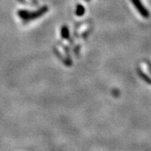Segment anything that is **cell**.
I'll use <instances>...</instances> for the list:
<instances>
[{"instance_id": "6da1fadb", "label": "cell", "mask_w": 151, "mask_h": 151, "mask_svg": "<svg viewBox=\"0 0 151 151\" xmlns=\"http://www.w3.org/2000/svg\"><path fill=\"white\" fill-rule=\"evenodd\" d=\"M48 10L47 7H42V9H40L36 12H29V11H26V10H20L19 11L18 14L20 19H22L24 21H30V20L36 19L45 13Z\"/></svg>"}, {"instance_id": "7a4b0ae2", "label": "cell", "mask_w": 151, "mask_h": 151, "mask_svg": "<svg viewBox=\"0 0 151 151\" xmlns=\"http://www.w3.org/2000/svg\"><path fill=\"white\" fill-rule=\"evenodd\" d=\"M133 4L134 5V6L136 7V9H137V11L141 14V16L144 18H148L150 16L149 12L147 11V9L143 6L142 2L140 0H131Z\"/></svg>"}, {"instance_id": "3957f363", "label": "cell", "mask_w": 151, "mask_h": 151, "mask_svg": "<svg viewBox=\"0 0 151 151\" xmlns=\"http://www.w3.org/2000/svg\"><path fill=\"white\" fill-rule=\"evenodd\" d=\"M61 36L63 39H68L70 36V31L67 26H64L61 29Z\"/></svg>"}, {"instance_id": "277c9868", "label": "cell", "mask_w": 151, "mask_h": 151, "mask_svg": "<svg viewBox=\"0 0 151 151\" xmlns=\"http://www.w3.org/2000/svg\"><path fill=\"white\" fill-rule=\"evenodd\" d=\"M84 12H85V8L82 5H78L76 6V15L79 16H81L84 14Z\"/></svg>"}, {"instance_id": "5b68a950", "label": "cell", "mask_w": 151, "mask_h": 151, "mask_svg": "<svg viewBox=\"0 0 151 151\" xmlns=\"http://www.w3.org/2000/svg\"><path fill=\"white\" fill-rule=\"evenodd\" d=\"M86 1H90V0H86Z\"/></svg>"}]
</instances>
